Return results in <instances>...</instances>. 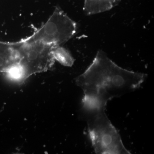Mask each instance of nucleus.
Segmentation results:
<instances>
[{
    "label": "nucleus",
    "mask_w": 154,
    "mask_h": 154,
    "mask_svg": "<svg viewBox=\"0 0 154 154\" xmlns=\"http://www.w3.org/2000/svg\"><path fill=\"white\" fill-rule=\"evenodd\" d=\"M146 78V74L118 66L100 50L91 65L75 82L84 91L83 108L88 111L106 108L111 99L139 88Z\"/></svg>",
    "instance_id": "obj_1"
},
{
    "label": "nucleus",
    "mask_w": 154,
    "mask_h": 154,
    "mask_svg": "<svg viewBox=\"0 0 154 154\" xmlns=\"http://www.w3.org/2000/svg\"><path fill=\"white\" fill-rule=\"evenodd\" d=\"M20 60L16 69L7 74L11 79L22 82L30 76L46 72L53 66L54 46L22 39L19 41Z\"/></svg>",
    "instance_id": "obj_2"
},
{
    "label": "nucleus",
    "mask_w": 154,
    "mask_h": 154,
    "mask_svg": "<svg viewBox=\"0 0 154 154\" xmlns=\"http://www.w3.org/2000/svg\"><path fill=\"white\" fill-rule=\"evenodd\" d=\"M106 108L87 111L88 131L96 154H131L122 140L118 131L107 117Z\"/></svg>",
    "instance_id": "obj_3"
},
{
    "label": "nucleus",
    "mask_w": 154,
    "mask_h": 154,
    "mask_svg": "<svg viewBox=\"0 0 154 154\" xmlns=\"http://www.w3.org/2000/svg\"><path fill=\"white\" fill-rule=\"evenodd\" d=\"M77 29L76 22L57 7L44 25L25 39L29 42L59 46L73 37Z\"/></svg>",
    "instance_id": "obj_4"
},
{
    "label": "nucleus",
    "mask_w": 154,
    "mask_h": 154,
    "mask_svg": "<svg viewBox=\"0 0 154 154\" xmlns=\"http://www.w3.org/2000/svg\"><path fill=\"white\" fill-rule=\"evenodd\" d=\"M120 0H85L84 11L88 16L109 11L118 5Z\"/></svg>",
    "instance_id": "obj_5"
},
{
    "label": "nucleus",
    "mask_w": 154,
    "mask_h": 154,
    "mask_svg": "<svg viewBox=\"0 0 154 154\" xmlns=\"http://www.w3.org/2000/svg\"><path fill=\"white\" fill-rule=\"evenodd\" d=\"M53 54L55 60L64 66H71L73 64V57L67 50L60 45L54 46Z\"/></svg>",
    "instance_id": "obj_6"
}]
</instances>
